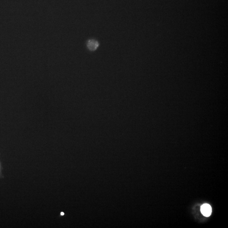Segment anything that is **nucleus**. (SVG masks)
Masks as SVG:
<instances>
[{
	"label": "nucleus",
	"mask_w": 228,
	"mask_h": 228,
	"mask_svg": "<svg viewBox=\"0 0 228 228\" xmlns=\"http://www.w3.org/2000/svg\"><path fill=\"white\" fill-rule=\"evenodd\" d=\"M61 215H64V212H61Z\"/></svg>",
	"instance_id": "3"
},
{
	"label": "nucleus",
	"mask_w": 228,
	"mask_h": 228,
	"mask_svg": "<svg viewBox=\"0 0 228 228\" xmlns=\"http://www.w3.org/2000/svg\"><path fill=\"white\" fill-rule=\"evenodd\" d=\"M201 212L205 216H210L212 213V208L209 204H204L201 207Z\"/></svg>",
	"instance_id": "1"
},
{
	"label": "nucleus",
	"mask_w": 228,
	"mask_h": 228,
	"mask_svg": "<svg viewBox=\"0 0 228 228\" xmlns=\"http://www.w3.org/2000/svg\"><path fill=\"white\" fill-rule=\"evenodd\" d=\"M99 46V42L94 39H90L87 43V47L91 51H95L97 49Z\"/></svg>",
	"instance_id": "2"
}]
</instances>
